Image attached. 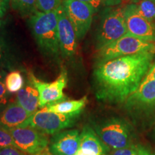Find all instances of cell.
<instances>
[{
  "label": "cell",
  "instance_id": "cell-1",
  "mask_svg": "<svg viewBox=\"0 0 155 155\" xmlns=\"http://www.w3.org/2000/svg\"><path fill=\"white\" fill-rule=\"evenodd\" d=\"M155 52H144L96 62L93 73L97 99L108 104L126 102L146 76Z\"/></svg>",
  "mask_w": 155,
  "mask_h": 155
},
{
  "label": "cell",
  "instance_id": "cell-2",
  "mask_svg": "<svg viewBox=\"0 0 155 155\" xmlns=\"http://www.w3.org/2000/svg\"><path fill=\"white\" fill-rule=\"evenodd\" d=\"M29 25L40 52L48 57H58L61 52L57 11L48 13L36 11L30 16Z\"/></svg>",
  "mask_w": 155,
  "mask_h": 155
},
{
  "label": "cell",
  "instance_id": "cell-3",
  "mask_svg": "<svg viewBox=\"0 0 155 155\" xmlns=\"http://www.w3.org/2000/svg\"><path fill=\"white\" fill-rule=\"evenodd\" d=\"M93 129L109 149L119 150L133 144L132 129L127 121L121 118H108L95 124Z\"/></svg>",
  "mask_w": 155,
  "mask_h": 155
},
{
  "label": "cell",
  "instance_id": "cell-4",
  "mask_svg": "<svg viewBox=\"0 0 155 155\" xmlns=\"http://www.w3.org/2000/svg\"><path fill=\"white\" fill-rule=\"evenodd\" d=\"M127 33L123 7H106L103 12L96 33L97 50L111 43Z\"/></svg>",
  "mask_w": 155,
  "mask_h": 155
},
{
  "label": "cell",
  "instance_id": "cell-5",
  "mask_svg": "<svg viewBox=\"0 0 155 155\" xmlns=\"http://www.w3.org/2000/svg\"><path fill=\"white\" fill-rule=\"evenodd\" d=\"M144 52H155V42L145 41L127 33L98 50L96 62H104Z\"/></svg>",
  "mask_w": 155,
  "mask_h": 155
},
{
  "label": "cell",
  "instance_id": "cell-6",
  "mask_svg": "<svg viewBox=\"0 0 155 155\" xmlns=\"http://www.w3.org/2000/svg\"><path fill=\"white\" fill-rule=\"evenodd\" d=\"M79 115H65L41 108L31 115L19 127H31L45 134H55L73 127Z\"/></svg>",
  "mask_w": 155,
  "mask_h": 155
},
{
  "label": "cell",
  "instance_id": "cell-7",
  "mask_svg": "<svg viewBox=\"0 0 155 155\" xmlns=\"http://www.w3.org/2000/svg\"><path fill=\"white\" fill-rule=\"evenodd\" d=\"M29 81L39 93V108H43L47 106L67 100L63 92L68 83V75L65 70L61 71L53 82L47 83L39 80L32 73H29Z\"/></svg>",
  "mask_w": 155,
  "mask_h": 155
},
{
  "label": "cell",
  "instance_id": "cell-8",
  "mask_svg": "<svg viewBox=\"0 0 155 155\" xmlns=\"http://www.w3.org/2000/svg\"><path fill=\"white\" fill-rule=\"evenodd\" d=\"M7 131L12 137L17 148L29 155H40L49 146L47 134L33 128L16 127Z\"/></svg>",
  "mask_w": 155,
  "mask_h": 155
},
{
  "label": "cell",
  "instance_id": "cell-9",
  "mask_svg": "<svg viewBox=\"0 0 155 155\" xmlns=\"http://www.w3.org/2000/svg\"><path fill=\"white\" fill-rule=\"evenodd\" d=\"M62 5L75 29L78 40H82L91 28L96 9L79 0H64Z\"/></svg>",
  "mask_w": 155,
  "mask_h": 155
},
{
  "label": "cell",
  "instance_id": "cell-10",
  "mask_svg": "<svg viewBox=\"0 0 155 155\" xmlns=\"http://www.w3.org/2000/svg\"><path fill=\"white\" fill-rule=\"evenodd\" d=\"M127 33L145 41L155 42V24L150 22L139 12L136 4L123 7Z\"/></svg>",
  "mask_w": 155,
  "mask_h": 155
},
{
  "label": "cell",
  "instance_id": "cell-11",
  "mask_svg": "<svg viewBox=\"0 0 155 155\" xmlns=\"http://www.w3.org/2000/svg\"><path fill=\"white\" fill-rule=\"evenodd\" d=\"M58 41L61 55L65 58H72L77 48V36L72 23L62 5L57 10Z\"/></svg>",
  "mask_w": 155,
  "mask_h": 155
},
{
  "label": "cell",
  "instance_id": "cell-12",
  "mask_svg": "<svg viewBox=\"0 0 155 155\" xmlns=\"http://www.w3.org/2000/svg\"><path fill=\"white\" fill-rule=\"evenodd\" d=\"M80 147V132L78 129L63 130L52 136L49 152L53 155H75Z\"/></svg>",
  "mask_w": 155,
  "mask_h": 155
},
{
  "label": "cell",
  "instance_id": "cell-13",
  "mask_svg": "<svg viewBox=\"0 0 155 155\" xmlns=\"http://www.w3.org/2000/svg\"><path fill=\"white\" fill-rule=\"evenodd\" d=\"M126 104L130 110L155 109V81H142L138 88L127 98Z\"/></svg>",
  "mask_w": 155,
  "mask_h": 155
},
{
  "label": "cell",
  "instance_id": "cell-14",
  "mask_svg": "<svg viewBox=\"0 0 155 155\" xmlns=\"http://www.w3.org/2000/svg\"><path fill=\"white\" fill-rule=\"evenodd\" d=\"M79 150L91 155H105L110 149L101 140L92 127L85 126L80 134Z\"/></svg>",
  "mask_w": 155,
  "mask_h": 155
},
{
  "label": "cell",
  "instance_id": "cell-15",
  "mask_svg": "<svg viewBox=\"0 0 155 155\" xmlns=\"http://www.w3.org/2000/svg\"><path fill=\"white\" fill-rule=\"evenodd\" d=\"M31 115L17 102L11 103L0 113V127L6 130L19 127Z\"/></svg>",
  "mask_w": 155,
  "mask_h": 155
},
{
  "label": "cell",
  "instance_id": "cell-16",
  "mask_svg": "<svg viewBox=\"0 0 155 155\" xmlns=\"http://www.w3.org/2000/svg\"><path fill=\"white\" fill-rule=\"evenodd\" d=\"M88 104L86 96L78 100H65L45 106L48 111L65 115H80Z\"/></svg>",
  "mask_w": 155,
  "mask_h": 155
},
{
  "label": "cell",
  "instance_id": "cell-17",
  "mask_svg": "<svg viewBox=\"0 0 155 155\" xmlns=\"http://www.w3.org/2000/svg\"><path fill=\"white\" fill-rule=\"evenodd\" d=\"M39 93L32 84L26 85L17 94V102L32 115L39 108Z\"/></svg>",
  "mask_w": 155,
  "mask_h": 155
},
{
  "label": "cell",
  "instance_id": "cell-18",
  "mask_svg": "<svg viewBox=\"0 0 155 155\" xmlns=\"http://www.w3.org/2000/svg\"><path fill=\"white\" fill-rule=\"evenodd\" d=\"M17 61L9 50V46L2 38H0V68L2 69L15 71Z\"/></svg>",
  "mask_w": 155,
  "mask_h": 155
},
{
  "label": "cell",
  "instance_id": "cell-19",
  "mask_svg": "<svg viewBox=\"0 0 155 155\" xmlns=\"http://www.w3.org/2000/svg\"><path fill=\"white\" fill-rule=\"evenodd\" d=\"M12 8L22 16H31L38 11L37 0H9Z\"/></svg>",
  "mask_w": 155,
  "mask_h": 155
},
{
  "label": "cell",
  "instance_id": "cell-20",
  "mask_svg": "<svg viewBox=\"0 0 155 155\" xmlns=\"http://www.w3.org/2000/svg\"><path fill=\"white\" fill-rule=\"evenodd\" d=\"M5 83L9 92H18L24 86V79L21 73L18 71H12L7 75Z\"/></svg>",
  "mask_w": 155,
  "mask_h": 155
},
{
  "label": "cell",
  "instance_id": "cell-21",
  "mask_svg": "<svg viewBox=\"0 0 155 155\" xmlns=\"http://www.w3.org/2000/svg\"><path fill=\"white\" fill-rule=\"evenodd\" d=\"M136 5L139 12L145 19L155 24V0H140Z\"/></svg>",
  "mask_w": 155,
  "mask_h": 155
},
{
  "label": "cell",
  "instance_id": "cell-22",
  "mask_svg": "<svg viewBox=\"0 0 155 155\" xmlns=\"http://www.w3.org/2000/svg\"><path fill=\"white\" fill-rule=\"evenodd\" d=\"M61 5V0H37L38 11L44 13L56 11Z\"/></svg>",
  "mask_w": 155,
  "mask_h": 155
},
{
  "label": "cell",
  "instance_id": "cell-23",
  "mask_svg": "<svg viewBox=\"0 0 155 155\" xmlns=\"http://www.w3.org/2000/svg\"><path fill=\"white\" fill-rule=\"evenodd\" d=\"M9 105V91L4 80L0 79V113Z\"/></svg>",
  "mask_w": 155,
  "mask_h": 155
},
{
  "label": "cell",
  "instance_id": "cell-24",
  "mask_svg": "<svg viewBox=\"0 0 155 155\" xmlns=\"http://www.w3.org/2000/svg\"><path fill=\"white\" fill-rule=\"evenodd\" d=\"M7 147H13L17 148L12 137L9 131L0 127V148Z\"/></svg>",
  "mask_w": 155,
  "mask_h": 155
},
{
  "label": "cell",
  "instance_id": "cell-25",
  "mask_svg": "<svg viewBox=\"0 0 155 155\" xmlns=\"http://www.w3.org/2000/svg\"><path fill=\"white\" fill-rule=\"evenodd\" d=\"M139 146L134 144L125 147V148L115 150L111 155H138Z\"/></svg>",
  "mask_w": 155,
  "mask_h": 155
},
{
  "label": "cell",
  "instance_id": "cell-26",
  "mask_svg": "<svg viewBox=\"0 0 155 155\" xmlns=\"http://www.w3.org/2000/svg\"><path fill=\"white\" fill-rule=\"evenodd\" d=\"M0 155H28L16 147H7L0 148Z\"/></svg>",
  "mask_w": 155,
  "mask_h": 155
},
{
  "label": "cell",
  "instance_id": "cell-27",
  "mask_svg": "<svg viewBox=\"0 0 155 155\" xmlns=\"http://www.w3.org/2000/svg\"><path fill=\"white\" fill-rule=\"evenodd\" d=\"M150 80L155 81V56L154 60H153L152 65L149 69L148 72H147L146 76L143 79L142 81H147Z\"/></svg>",
  "mask_w": 155,
  "mask_h": 155
},
{
  "label": "cell",
  "instance_id": "cell-28",
  "mask_svg": "<svg viewBox=\"0 0 155 155\" xmlns=\"http://www.w3.org/2000/svg\"><path fill=\"white\" fill-rule=\"evenodd\" d=\"M99 2L101 5L105 6L106 7H116L123 3V2L126 0H98Z\"/></svg>",
  "mask_w": 155,
  "mask_h": 155
},
{
  "label": "cell",
  "instance_id": "cell-29",
  "mask_svg": "<svg viewBox=\"0 0 155 155\" xmlns=\"http://www.w3.org/2000/svg\"><path fill=\"white\" fill-rule=\"evenodd\" d=\"M9 5V0H0V16L3 17L7 10Z\"/></svg>",
  "mask_w": 155,
  "mask_h": 155
},
{
  "label": "cell",
  "instance_id": "cell-30",
  "mask_svg": "<svg viewBox=\"0 0 155 155\" xmlns=\"http://www.w3.org/2000/svg\"><path fill=\"white\" fill-rule=\"evenodd\" d=\"M79 1L83 2H86L87 4H88V5H91L92 7L96 9V12L98 10V9H99L101 6L98 0H79Z\"/></svg>",
  "mask_w": 155,
  "mask_h": 155
},
{
  "label": "cell",
  "instance_id": "cell-31",
  "mask_svg": "<svg viewBox=\"0 0 155 155\" xmlns=\"http://www.w3.org/2000/svg\"><path fill=\"white\" fill-rule=\"evenodd\" d=\"M138 155H155V153L152 152L148 149L142 146H139Z\"/></svg>",
  "mask_w": 155,
  "mask_h": 155
},
{
  "label": "cell",
  "instance_id": "cell-32",
  "mask_svg": "<svg viewBox=\"0 0 155 155\" xmlns=\"http://www.w3.org/2000/svg\"><path fill=\"white\" fill-rule=\"evenodd\" d=\"M6 76H7V72H6L5 70L0 68V79L5 80Z\"/></svg>",
  "mask_w": 155,
  "mask_h": 155
},
{
  "label": "cell",
  "instance_id": "cell-33",
  "mask_svg": "<svg viewBox=\"0 0 155 155\" xmlns=\"http://www.w3.org/2000/svg\"><path fill=\"white\" fill-rule=\"evenodd\" d=\"M75 155H91V154H86V153H84L83 152H82V151L78 150V151L76 152V154H75Z\"/></svg>",
  "mask_w": 155,
  "mask_h": 155
},
{
  "label": "cell",
  "instance_id": "cell-34",
  "mask_svg": "<svg viewBox=\"0 0 155 155\" xmlns=\"http://www.w3.org/2000/svg\"><path fill=\"white\" fill-rule=\"evenodd\" d=\"M126 1H129V2H131V3L136 4V3L140 1V0H126Z\"/></svg>",
  "mask_w": 155,
  "mask_h": 155
},
{
  "label": "cell",
  "instance_id": "cell-35",
  "mask_svg": "<svg viewBox=\"0 0 155 155\" xmlns=\"http://www.w3.org/2000/svg\"><path fill=\"white\" fill-rule=\"evenodd\" d=\"M40 155H53L51 154V153H49V152H43L42 154H41Z\"/></svg>",
  "mask_w": 155,
  "mask_h": 155
},
{
  "label": "cell",
  "instance_id": "cell-36",
  "mask_svg": "<svg viewBox=\"0 0 155 155\" xmlns=\"http://www.w3.org/2000/svg\"><path fill=\"white\" fill-rule=\"evenodd\" d=\"M0 17H1V16H0Z\"/></svg>",
  "mask_w": 155,
  "mask_h": 155
}]
</instances>
